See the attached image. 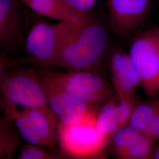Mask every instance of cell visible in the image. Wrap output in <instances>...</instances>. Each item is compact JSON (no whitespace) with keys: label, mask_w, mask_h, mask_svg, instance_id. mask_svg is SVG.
I'll list each match as a JSON object with an SVG mask.
<instances>
[{"label":"cell","mask_w":159,"mask_h":159,"mask_svg":"<svg viewBox=\"0 0 159 159\" xmlns=\"http://www.w3.org/2000/svg\"><path fill=\"white\" fill-rule=\"evenodd\" d=\"M107 45L106 30L100 21L88 15L63 44L52 66L66 71L95 72L102 62Z\"/></svg>","instance_id":"obj_1"},{"label":"cell","mask_w":159,"mask_h":159,"mask_svg":"<svg viewBox=\"0 0 159 159\" xmlns=\"http://www.w3.org/2000/svg\"><path fill=\"white\" fill-rule=\"evenodd\" d=\"M86 16L56 24L34 17L24 44L30 63L43 67L52 66L63 44Z\"/></svg>","instance_id":"obj_2"},{"label":"cell","mask_w":159,"mask_h":159,"mask_svg":"<svg viewBox=\"0 0 159 159\" xmlns=\"http://www.w3.org/2000/svg\"><path fill=\"white\" fill-rule=\"evenodd\" d=\"M97 112L89 114L71 125L58 124V144L66 155L77 159L104 156L109 142L97 128Z\"/></svg>","instance_id":"obj_3"},{"label":"cell","mask_w":159,"mask_h":159,"mask_svg":"<svg viewBox=\"0 0 159 159\" xmlns=\"http://www.w3.org/2000/svg\"><path fill=\"white\" fill-rule=\"evenodd\" d=\"M0 91L2 98L21 108L40 109L56 117L48 104L39 71L34 68H7L2 78Z\"/></svg>","instance_id":"obj_4"},{"label":"cell","mask_w":159,"mask_h":159,"mask_svg":"<svg viewBox=\"0 0 159 159\" xmlns=\"http://www.w3.org/2000/svg\"><path fill=\"white\" fill-rule=\"evenodd\" d=\"M39 72L68 94L94 107L103 104L113 94L108 83L95 72L47 70Z\"/></svg>","instance_id":"obj_5"},{"label":"cell","mask_w":159,"mask_h":159,"mask_svg":"<svg viewBox=\"0 0 159 159\" xmlns=\"http://www.w3.org/2000/svg\"><path fill=\"white\" fill-rule=\"evenodd\" d=\"M129 56L140 79V85L148 96L158 91L159 29H151L137 35L133 40Z\"/></svg>","instance_id":"obj_6"},{"label":"cell","mask_w":159,"mask_h":159,"mask_svg":"<svg viewBox=\"0 0 159 159\" xmlns=\"http://www.w3.org/2000/svg\"><path fill=\"white\" fill-rule=\"evenodd\" d=\"M34 17L20 0H0V51L7 54L24 44Z\"/></svg>","instance_id":"obj_7"},{"label":"cell","mask_w":159,"mask_h":159,"mask_svg":"<svg viewBox=\"0 0 159 159\" xmlns=\"http://www.w3.org/2000/svg\"><path fill=\"white\" fill-rule=\"evenodd\" d=\"M39 74L48 104L56 116L58 124L71 125L82 119L85 116L97 111V107L71 96L40 73Z\"/></svg>","instance_id":"obj_8"},{"label":"cell","mask_w":159,"mask_h":159,"mask_svg":"<svg viewBox=\"0 0 159 159\" xmlns=\"http://www.w3.org/2000/svg\"><path fill=\"white\" fill-rule=\"evenodd\" d=\"M152 0H108L110 25L119 35L130 34L147 19Z\"/></svg>","instance_id":"obj_9"},{"label":"cell","mask_w":159,"mask_h":159,"mask_svg":"<svg viewBox=\"0 0 159 159\" xmlns=\"http://www.w3.org/2000/svg\"><path fill=\"white\" fill-rule=\"evenodd\" d=\"M110 69L116 96H134L140 79L129 54L120 48L112 51L110 57Z\"/></svg>","instance_id":"obj_10"},{"label":"cell","mask_w":159,"mask_h":159,"mask_svg":"<svg viewBox=\"0 0 159 159\" xmlns=\"http://www.w3.org/2000/svg\"><path fill=\"white\" fill-rule=\"evenodd\" d=\"M23 108L42 146L54 148L58 143L57 119L40 109Z\"/></svg>","instance_id":"obj_11"},{"label":"cell","mask_w":159,"mask_h":159,"mask_svg":"<svg viewBox=\"0 0 159 159\" xmlns=\"http://www.w3.org/2000/svg\"><path fill=\"white\" fill-rule=\"evenodd\" d=\"M20 1L36 15L49 18L57 21L76 20L87 16L80 15L72 11L63 4L61 0Z\"/></svg>","instance_id":"obj_12"},{"label":"cell","mask_w":159,"mask_h":159,"mask_svg":"<svg viewBox=\"0 0 159 159\" xmlns=\"http://www.w3.org/2000/svg\"><path fill=\"white\" fill-rule=\"evenodd\" d=\"M0 106L3 114L11 120L23 139L28 143L43 146L23 108L20 109L18 106L3 98L1 99Z\"/></svg>","instance_id":"obj_13"},{"label":"cell","mask_w":159,"mask_h":159,"mask_svg":"<svg viewBox=\"0 0 159 159\" xmlns=\"http://www.w3.org/2000/svg\"><path fill=\"white\" fill-rule=\"evenodd\" d=\"M22 137L16 127L5 115L0 116V159H11L18 150Z\"/></svg>","instance_id":"obj_14"},{"label":"cell","mask_w":159,"mask_h":159,"mask_svg":"<svg viewBox=\"0 0 159 159\" xmlns=\"http://www.w3.org/2000/svg\"><path fill=\"white\" fill-rule=\"evenodd\" d=\"M97 126L110 143L114 133L120 128L116 97H111L102 104L97 112Z\"/></svg>","instance_id":"obj_15"},{"label":"cell","mask_w":159,"mask_h":159,"mask_svg":"<svg viewBox=\"0 0 159 159\" xmlns=\"http://www.w3.org/2000/svg\"><path fill=\"white\" fill-rule=\"evenodd\" d=\"M154 140L142 133L118 157L121 159H150Z\"/></svg>","instance_id":"obj_16"},{"label":"cell","mask_w":159,"mask_h":159,"mask_svg":"<svg viewBox=\"0 0 159 159\" xmlns=\"http://www.w3.org/2000/svg\"><path fill=\"white\" fill-rule=\"evenodd\" d=\"M159 104V101L157 100L139 102L131 114L127 125L143 132L150 121Z\"/></svg>","instance_id":"obj_17"},{"label":"cell","mask_w":159,"mask_h":159,"mask_svg":"<svg viewBox=\"0 0 159 159\" xmlns=\"http://www.w3.org/2000/svg\"><path fill=\"white\" fill-rule=\"evenodd\" d=\"M142 133L129 125L119 129L114 133L110 143L116 157L125 150Z\"/></svg>","instance_id":"obj_18"},{"label":"cell","mask_w":159,"mask_h":159,"mask_svg":"<svg viewBox=\"0 0 159 159\" xmlns=\"http://www.w3.org/2000/svg\"><path fill=\"white\" fill-rule=\"evenodd\" d=\"M117 98V108L119 117L120 128L127 125L131 116L139 103L138 98L134 96Z\"/></svg>","instance_id":"obj_19"},{"label":"cell","mask_w":159,"mask_h":159,"mask_svg":"<svg viewBox=\"0 0 159 159\" xmlns=\"http://www.w3.org/2000/svg\"><path fill=\"white\" fill-rule=\"evenodd\" d=\"M41 146L28 143L20 149L19 159H56L58 156L48 152Z\"/></svg>","instance_id":"obj_20"},{"label":"cell","mask_w":159,"mask_h":159,"mask_svg":"<svg viewBox=\"0 0 159 159\" xmlns=\"http://www.w3.org/2000/svg\"><path fill=\"white\" fill-rule=\"evenodd\" d=\"M63 4L72 11L80 15H88L96 5L97 0H61Z\"/></svg>","instance_id":"obj_21"},{"label":"cell","mask_w":159,"mask_h":159,"mask_svg":"<svg viewBox=\"0 0 159 159\" xmlns=\"http://www.w3.org/2000/svg\"><path fill=\"white\" fill-rule=\"evenodd\" d=\"M24 63H28V59L27 57L13 58L8 57L6 53L0 51V87L2 76L6 70Z\"/></svg>","instance_id":"obj_22"},{"label":"cell","mask_w":159,"mask_h":159,"mask_svg":"<svg viewBox=\"0 0 159 159\" xmlns=\"http://www.w3.org/2000/svg\"><path fill=\"white\" fill-rule=\"evenodd\" d=\"M143 133L154 141L159 140V104L152 119Z\"/></svg>","instance_id":"obj_23"},{"label":"cell","mask_w":159,"mask_h":159,"mask_svg":"<svg viewBox=\"0 0 159 159\" xmlns=\"http://www.w3.org/2000/svg\"><path fill=\"white\" fill-rule=\"evenodd\" d=\"M157 87L158 91H159V73L157 77Z\"/></svg>","instance_id":"obj_24"}]
</instances>
